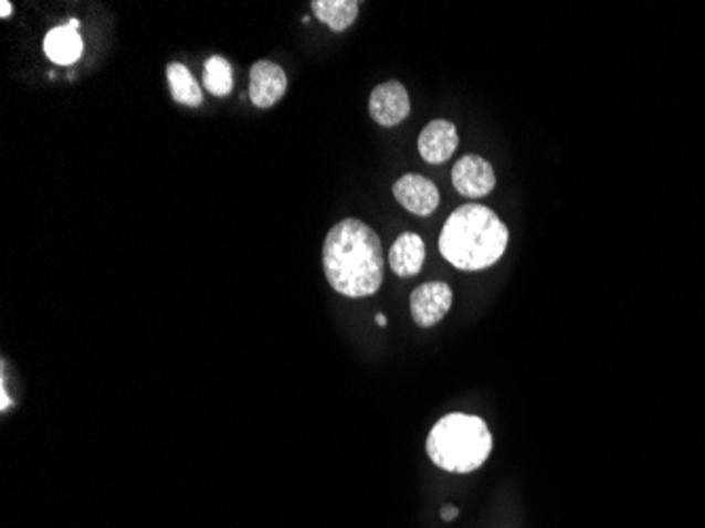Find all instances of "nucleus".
<instances>
[{"label": "nucleus", "mask_w": 705, "mask_h": 528, "mask_svg": "<svg viewBox=\"0 0 705 528\" xmlns=\"http://www.w3.org/2000/svg\"><path fill=\"white\" fill-rule=\"evenodd\" d=\"M456 516H459V509L452 507V505H446V507L442 509V518H444V520H454Z\"/></svg>", "instance_id": "nucleus-15"}, {"label": "nucleus", "mask_w": 705, "mask_h": 528, "mask_svg": "<svg viewBox=\"0 0 705 528\" xmlns=\"http://www.w3.org/2000/svg\"><path fill=\"white\" fill-rule=\"evenodd\" d=\"M287 92V76L271 60H260L250 71V99L256 108L275 106Z\"/></svg>", "instance_id": "nucleus-8"}, {"label": "nucleus", "mask_w": 705, "mask_h": 528, "mask_svg": "<svg viewBox=\"0 0 705 528\" xmlns=\"http://www.w3.org/2000/svg\"><path fill=\"white\" fill-rule=\"evenodd\" d=\"M311 7L315 18L334 32H345L359 15L357 0H315Z\"/></svg>", "instance_id": "nucleus-12"}, {"label": "nucleus", "mask_w": 705, "mask_h": 528, "mask_svg": "<svg viewBox=\"0 0 705 528\" xmlns=\"http://www.w3.org/2000/svg\"><path fill=\"white\" fill-rule=\"evenodd\" d=\"M427 247L417 233H403L389 252V266L400 277H414L423 268Z\"/></svg>", "instance_id": "nucleus-11"}, {"label": "nucleus", "mask_w": 705, "mask_h": 528, "mask_svg": "<svg viewBox=\"0 0 705 528\" xmlns=\"http://www.w3.org/2000/svg\"><path fill=\"white\" fill-rule=\"evenodd\" d=\"M43 49L49 60L60 66H71L83 55V39L78 34V22L72 20L71 24L57 25L49 30Z\"/></svg>", "instance_id": "nucleus-10"}, {"label": "nucleus", "mask_w": 705, "mask_h": 528, "mask_svg": "<svg viewBox=\"0 0 705 528\" xmlns=\"http://www.w3.org/2000/svg\"><path fill=\"white\" fill-rule=\"evenodd\" d=\"M456 148H459V134L450 120L435 119L424 125L419 136V155L427 163L431 166L446 163L448 159L456 152Z\"/></svg>", "instance_id": "nucleus-9"}, {"label": "nucleus", "mask_w": 705, "mask_h": 528, "mask_svg": "<svg viewBox=\"0 0 705 528\" xmlns=\"http://www.w3.org/2000/svg\"><path fill=\"white\" fill-rule=\"evenodd\" d=\"M368 108L378 125L396 127L410 115V96L400 81H387L375 87Z\"/></svg>", "instance_id": "nucleus-7"}, {"label": "nucleus", "mask_w": 705, "mask_h": 528, "mask_svg": "<svg viewBox=\"0 0 705 528\" xmlns=\"http://www.w3.org/2000/svg\"><path fill=\"white\" fill-rule=\"evenodd\" d=\"M493 453L488 425L473 414L452 412L427 437V455L450 474H471L480 469Z\"/></svg>", "instance_id": "nucleus-3"}, {"label": "nucleus", "mask_w": 705, "mask_h": 528, "mask_svg": "<svg viewBox=\"0 0 705 528\" xmlns=\"http://www.w3.org/2000/svg\"><path fill=\"white\" fill-rule=\"evenodd\" d=\"M452 184L463 197L480 199L494 191L496 176L486 159L477 155H465L452 168Z\"/></svg>", "instance_id": "nucleus-5"}, {"label": "nucleus", "mask_w": 705, "mask_h": 528, "mask_svg": "<svg viewBox=\"0 0 705 528\" xmlns=\"http://www.w3.org/2000/svg\"><path fill=\"white\" fill-rule=\"evenodd\" d=\"M375 319H377L378 326H382V328H385V326H387V317H385V315H382V313H378V315H377V317H375Z\"/></svg>", "instance_id": "nucleus-17"}, {"label": "nucleus", "mask_w": 705, "mask_h": 528, "mask_svg": "<svg viewBox=\"0 0 705 528\" xmlns=\"http://www.w3.org/2000/svg\"><path fill=\"white\" fill-rule=\"evenodd\" d=\"M507 243L509 231L496 212L467 203L448 217L440 235V254L461 271H484L503 258Z\"/></svg>", "instance_id": "nucleus-2"}, {"label": "nucleus", "mask_w": 705, "mask_h": 528, "mask_svg": "<svg viewBox=\"0 0 705 528\" xmlns=\"http://www.w3.org/2000/svg\"><path fill=\"white\" fill-rule=\"evenodd\" d=\"M11 11H13V9H11V2H9V0H2V2H0V18H9Z\"/></svg>", "instance_id": "nucleus-16"}, {"label": "nucleus", "mask_w": 705, "mask_h": 528, "mask_svg": "<svg viewBox=\"0 0 705 528\" xmlns=\"http://www.w3.org/2000/svg\"><path fill=\"white\" fill-rule=\"evenodd\" d=\"M393 197L403 210L417 217H431L440 205L438 187L419 173H406L393 184Z\"/></svg>", "instance_id": "nucleus-6"}, {"label": "nucleus", "mask_w": 705, "mask_h": 528, "mask_svg": "<svg viewBox=\"0 0 705 528\" xmlns=\"http://www.w3.org/2000/svg\"><path fill=\"white\" fill-rule=\"evenodd\" d=\"M203 85H206V89L212 96H229L233 92V85H235L231 62L227 57H222V55L210 57L206 62V71H203Z\"/></svg>", "instance_id": "nucleus-14"}, {"label": "nucleus", "mask_w": 705, "mask_h": 528, "mask_svg": "<svg viewBox=\"0 0 705 528\" xmlns=\"http://www.w3.org/2000/svg\"><path fill=\"white\" fill-rule=\"evenodd\" d=\"M324 273L329 286L343 296L364 298L377 294L385 275L377 231L357 218L334 224L324 241Z\"/></svg>", "instance_id": "nucleus-1"}, {"label": "nucleus", "mask_w": 705, "mask_h": 528, "mask_svg": "<svg viewBox=\"0 0 705 528\" xmlns=\"http://www.w3.org/2000/svg\"><path fill=\"white\" fill-rule=\"evenodd\" d=\"M167 83L171 89V97L178 104H185L190 108H199L203 104V92L185 64L173 62L167 66Z\"/></svg>", "instance_id": "nucleus-13"}, {"label": "nucleus", "mask_w": 705, "mask_h": 528, "mask_svg": "<svg viewBox=\"0 0 705 528\" xmlns=\"http://www.w3.org/2000/svg\"><path fill=\"white\" fill-rule=\"evenodd\" d=\"M454 294L444 282H427L412 292L410 296V313L417 326L431 328L440 324L452 307Z\"/></svg>", "instance_id": "nucleus-4"}]
</instances>
